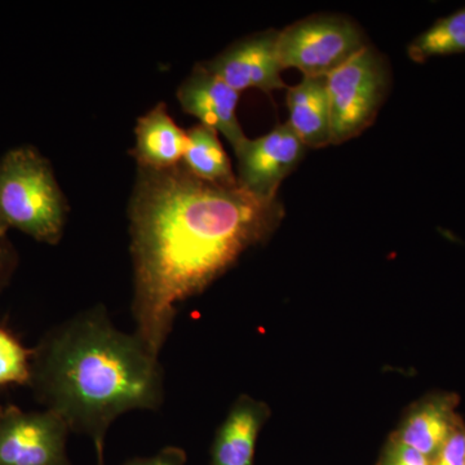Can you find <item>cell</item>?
Segmentation results:
<instances>
[{
    "label": "cell",
    "instance_id": "6da1fadb",
    "mask_svg": "<svg viewBox=\"0 0 465 465\" xmlns=\"http://www.w3.org/2000/svg\"><path fill=\"white\" fill-rule=\"evenodd\" d=\"M284 217L237 183L204 182L179 166L137 167L128 204L134 335L159 358L180 305L200 295Z\"/></svg>",
    "mask_w": 465,
    "mask_h": 465
},
{
    "label": "cell",
    "instance_id": "7a4b0ae2",
    "mask_svg": "<svg viewBox=\"0 0 465 465\" xmlns=\"http://www.w3.org/2000/svg\"><path fill=\"white\" fill-rule=\"evenodd\" d=\"M29 388L72 432L104 454L110 425L133 410H158L164 400L158 357L134 333L121 331L104 307L52 327L33 348Z\"/></svg>",
    "mask_w": 465,
    "mask_h": 465
},
{
    "label": "cell",
    "instance_id": "3957f363",
    "mask_svg": "<svg viewBox=\"0 0 465 465\" xmlns=\"http://www.w3.org/2000/svg\"><path fill=\"white\" fill-rule=\"evenodd\" d=\"M67 211L51 162L38 149L16 146L0 157V234L15 229L54 246L63 238Z\"/></svg>",
    "mask_w": 465,
    "mask_h": 465
},
{
    "label": "cell",
    "instance_id": "277c9868",
    "mask_svg": "<svg viewBox=\"0 0 465 465\" xmlns=\"http://www.w3.org/2000/svg\"><path fill=\"white\" fill-rule=\"evenodd\" d=\"M390 87V65L372 45L327 76L332 143L354 139L374 124Z\"/></svg>",
    "mask_w": 465,
    "mask_h": 465
},
{
    "label": "cell",
    "instance_id": "5b68a950",
    "mask_svg": "<svg viewBox=\"0 0 465 465\" xmlns=\"http://www.w3.org/2000/svg\"><path fill=\"white\" fill-rule=\"evenodd\" d=\"M362 29L351 18L317 15L278 33L277 50L283 70L304 76H329L369 47Z\"/></svg>",
    "mask_w": 465,
    "mask_h": 465
},
{
    "label": "cell",
    "instance_id": "8992f818",
    "mask_svg": "<svg viewBox=\"0 0 465 465\" xmlns=\"http://www.w3.org/2000/svg\"><path fill=\"white\" fill-rule=\"evenodd\" d=\"M69 432L65 420L51 410L3 406L0 465H72L66 451Z\"/></svg>",
    "mask_w": 465,
    "mask_h": 465
},
{
    "label": "cell",
    "instance_id": "52a82bcc",
    "mask_svg": "<svg viewBox=\"0 0 465 465\" xmlns=\"http://www.w3.org/2000/svg\"><path fill=\"white\" fill-rule=\"evenodd\" d=\"M305 149L287 122L258 139L243 140L232 149L238 161V185L262 200H277L281 183L299 166Z\"/></svg>",
    "mask_w": 465,
    "mask_h": 465
},
{
    "label": "cell",
    "instance_id": "ba28073f",
    "mask_svg": "<svg viewBox=\"0 0 465 465\" xmlns=\"http://www.w3.org/2000/svg\"><path fill=\"white\" fill-rule=\"evenodd\" d=\"M278 33L272 29L246 36L203 65L240 94L246 90L265 94L283 90L287 85L281 75L283 67L278 57Z\"/></svg>",
    "mask_w": 465,
    "mask_h": 465
},
{
    "label": "cell",
    "instance_id": "9c48e42d",
    "mask_svg": "<svg viewBox=\"0 0 465 465\" xmlns=\"http://www.w3.org/2000/svg\"><path fill=\"white\" fill-rule=\"evenodd\" d=\"M183 112L200 119V124L222 134L232 148L246 140L237 116L241 94L232 90L203 64H198L176 92Z\"/></svg>",
    "mask_w": 465,
    "mask_h": 465
},
{
    "label": "cell",
    "instance_id": "30bf717a",
    "mask_svg": "<svg viewBox=\"0 0 465 465\" xmlns=\"http://www.w3.org/2000/svg\"><path fill=\"white\" fill-rule=\"evenodd\" d=\"M458 396L436 393L418 401L407 410L391 439L416 450L430 461L439 454L452 430L461 423Z\"/></svg>",
    "mask_w": 465,
    "mask_h": 465
},
{
    "label": "cell",
    "instance_id": "8fae6325",
    "mask_svg": "<svg viewBox=\"0 0 465 465\" xmlns=\"http://www.w3.org/2000/svg\"><path fill=\"white\" fill-rule=\"evenodd\" d=\"M269 415L262 401L246 394L235 401L213 440V465H253L259 433Z\"/></svg>",
    "mask_w": 465,
    "mask_h": 465
},
{
    "label": "cell",
    "instance_id": "7c38bea8",
    "mask_svg": "<svg viewBox=\"0 0 465 465\" xmlns=\"http://www.w3.org/2000/svg\"><path fill=\"white\" fill-rule=\"evenodd\" d=\"M134 137L136 143L131 153L139 168L166 170L179 166L188 148L186 131L176 124L164 103L140 116Z\"/></svg>",
    "mask_w": 465,
    "mask_h": 465
},
{
    "label": "cell",
    "instance_id": "4fadbf2b",
    "mask_svg": "<svg viewBox=\"0 0 465 465\" xmlns=\"http://www.w3.org/2000/svg\"><path fill=\"white\" fill-rule=\"evenodd\" d=\"M290 127L307 148L320 149L332 143L331 106L327 76H304L287 88Z\"/></svg>",
    "mask_w": 465,
    "mask_h": 465
},
{
    "label": "cell",
    "instance_id": "5bb4252c",
    "mask_svg": "<svg viewBox=\"0 0 465 465\" xmlns=\"http://www.w3.org/2000/svg\"><path fill=\"white\" fill-rule=\"evenodd\" d=\"M188 148L182 166L204 182L232 185L237 176L232 173L231 159L223 148L216 131L197 124L186 131Z\"/></svg>",
    "mask_w": 465,
    "mask_h": 465
},
{
    "label": "cell",
    "instance_id": "9a60e30c",
    "mask_svg": "<svg viewBox=\"0 0 465 465\" xmlns=\"http://www.w3.org/2000/svg\"><path fill=\"white\" fill-rule=\"evenodd\" d=\"M465 52V7L450 16L440 18L430 29L410 43L407 54L415 63L430 57Z\"/></svg>",
    "mask_w": 465,
    "mask_h": 465
},
{
    "label": "cell",
    "instance_id": "2e32d148",
    "mask_svg": "<svg viewBox=\"0 0 465 465\" xmlns=\"http://www.w3.org/2000/svg\"><path fill=\"white\" fill-rule=\"evenodd\" d=\"M32 360L33 349L26 348L11 330L0 327V387H29Z\"/></svg>",
    "mask_w": 465,
    "mask_h": 465
},
{
    "label": "cell",
    "instance_id": "e0dca14e",
    "mask_svg": "<svg viewBox=\"0 0 465 465\" xmlns=\"http://www.w3.org/2000/svg\"><path fill=\"white\" fill-rule=\"evenodd\" d=\"M376 465H432V461L416 450L391 437L385 443Z\"/></svg>",
    "mask_w": 465,
    "mask_h": 465
},
{
    "label": "cell",
    "instance_id": "ac0fdd59",
    "mask_svg": "<svg viewBox=\"0 0 465 465\" xmlns=\"http://www.w3.org/2000/svg\"><path fill=\"white\" fill-rule=\"evenodd\" d=\"M432 465H465V424L463 421L450 434L439 454L433 459Z\"/></svg>",
    "mask_w": 465,
    "mask_h": 465
},
{
    "label": "cell",
    "instance_id": "d6986e66",
    "mask_svg": "<svg viewBox=\"0 0 465 465\" xmlns=\"http://www.w3.org/2000/svg\"><path fill=\"white\" fill-rule=\"evenodd\" d=\"M18 266V253L8 235L0 234V292L8 286Z\"/></svg>",
    "mask_w": 465,
    "mask_h": 465
},
{
    "label": "cell",
    "instance_id": "ffe728a7",
    "mask_svg": "<svg viewBox=\"0 0 465 465\" xmlns=\"http://www.w3.org/2000/svg\"><path fill=\"white\" fill-rule=\"evenodd\" d=\"M186 452L183 449L168 446L148 458H134L124 465H185Z\"/></svg>",
    "mask_w": 465,
    "mask_h": 465
},
{
    "label": "cell",
    "instance_id": "44dd1931",
    "mask_svg": "<svg viewBox=\"0 0 465 465\" xmlns=\"http://www.w3.org/2000/svg\"><path fill=\"white\" fill-rule=\"evenodd\" d=\"M97 465H104V454H97Z\"/></svg>",
    "mask_w": 465,
    "mask_h": 465
},
{
    "label": "cell",
    "instance_id": "7402d4cb",
    "mask_svg": "<svg viewBox=\"0 0 465 465\" xmlns=\"http://www.w3.org/2000/svg\"><path fill=\"white\" fill-rule=\"evenodd\" d=\"M3 406H0V412H2Z\"/></svg>",
    "mask_w": 465,
    "mask_h": 465
}]
</instances>
